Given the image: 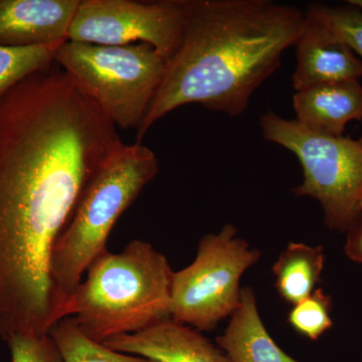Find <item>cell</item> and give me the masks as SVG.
Instances as JSON below:
<instances>
[{
  "label": "cell",
  "instance_id": "obj_1",
  "mask_svg": "<svg viewBox=\"0 0 362 362\" xmlns=\"http://www.w3.org/2000/svg\"><path fill=\"white\" fill-rule=\"evenodd\" d=\"M124 146L65 71L33 74L0 100V337L61 320L52 252L86 189Z\"/></svg>",
  "mask_w": 362,
  "mask_h": 362
},
{
  "label": "cell",
  "instance_id": "obj_3",
  "mask_svg": "<svg viewBox=\"0 0 362 362\" xmlns=\"http://www.w3.org/2000/svg\"><path fill=\"white\" fill-rule=\"evenodd\" d=\"M64 309L90 339L103 343L171 319L175 272L168 259L144 240L122 252L107 250L89 268Z\"/></svg>",
  "mask_w": 362,
  "mask_h": 362
},
{
  "label": "cell",
  "instance_id": "obj_19",
  "mask_svg": "<svg viewBox=\"0 0 362 362\" xmlns=\"http://www.w3.org/2000/svg\"><path fill=\"white\" fill-rule=\"evenodd\" d=\"M11 362H65L51 335H16L8 341Z\"/></svg>",
  "mask_w": 362,
  "mask_h": 362
},
{
  "label": "cell",
  "instance_id": "obj_6",
  "mask_svg": "<svg viewBox=\"0 0 362 362\" xmlns=\"http://www.w3.org/2000/svg\"><path fill=\"white\" fill-rule=\"evenodd\" d=\"M54 61L123 129L139 128L163 78L168 59L152 45H102L66 40Z\"/></svg>",
  "mask_w": 362,
  "mask_h": 362
},
{
  "label": "cell",
  "instance_id": "obj_9",
  "mask_svg": "<svg viewBox=\"0 0 362 362\" xmlns=\"http://www.w3.org/2000/svg\"><path fill=\"white\" fill-rule=\"evenodd\" d=\"M81 0H0V45L30 47L68 40Z\"/></svg>",
  "mask_w": 362,
  "mask_h": 362
},
{
  "label": "cell",
  "instance_id": "obj_18",
  "mask_svg": "<svg viewBox=\"0 0 362 362\" xmlns=\"http://www.w3.org/2000/svg\"><path fill=\"white\" fill-rule=\"evenodd\" d=\"M331 307V297L319 288L310 296L293 305L288 315V322L299 334L310 340H317L333 326Z\"/></svg>",
  "mask_w": 362,
  "mask_h": 362
},
{
  "label": "cell",
  "instance_id": "obj_8",
  "mask_svg": "<svg viewBox=\"0 0 362 362\" xmlns=\"http://www.w3.org/2000/svg\"><path fill=\"white\" fill-rule=\"evenodd\" d=\"M185 0H81L68 40L102 45H152L168 59L185 30Z\"/></svg>",
  "mask_w": 362,
  "mask_h": 362
},
{
  "label": "cell",
  "instance_id": "obj_22",
  "mask_svg": "<svg viewBox=\"0 0 362 362\" xmlns=\"http://www.w3.org/2000/svg\"><path fill=\"white\" fill-rule=\"evenodd\" d=\"M359 141H361L362 143V136L361 137V139H359Z\"/></svg>",
  "mask_w": 362,
  "mask_h": 362
},
{
  "label": "cell",
  "instance_id": "obj_4",
  "mask_svg": "<svg viewBox=\"0 0 362 362\" xmlns=\"http://www.w3.org/2000/svg\"><path fill=\"white\" fill-rule=\"evenodd\" d=\"M157 173L158 160L151 149L142 143L124 144L86 189L52 252V281L62 319L85 272L107 251L116 221Z\"/></svg>",
  "mask_w": 362,
  "mask_h": 362
},
{
  "label": "cell",
  "instance_id": "obj_5",
  "mask_svg": "<svg viewBox=\"0 0 362 362\" xmlns=\"http://www.w3.org/2000/svg\"><path fill=\"white\" fill-rule=\"evenodd\" d=\"M259 125L267 141L289 150L301 163L303 181L294 194L316 199L325 225L347 232L361 214L362 143L321 134L273 111L262 114Z\"/></svg>",
  "mask_w": 362,
  "mask_h": 362
},
{
  "label": "cell",
  "instance_id": "obj_20",
  "mask_svg": "<svg viewBox=\"0 0 362 362\" xmlns=\"http://www.w3.org/2000/svg\"><path fill=\"white\" fill-rule=\"evenodd\" d=\"M344 251L351 261L362 264V220H361V216L347 230Z\"/></svg>",
  "mask_w": 362,
  "mask_h": 362
},
{
  "label": "cell",
  "instance_id": "obj_10",
  "mask_svg": "<svg viewBox=\"0 0 362 362\" xmlns=\"http://www.w3.org/2000/svg\"><path fill=\"white\" fill-rule=\"evenodd\" d=\"M103 344L121 354L154 362H232L199 331L173 319L140 332L111 338Z\"/></svg>",
  "mask_w": 362,
  "mask_h": 362
},
{
  "label": "cell",
  "instance_id": "obj_2",
  "mask_svg": "<svg viewBox=\"0 0 362 362\" xmlns=\"http://www.w3.org/2000/svg\"><path fill=\"white\" fill-rule=\"evenodd\" d=\"M185 6L182 37L166 62L136 143L185 105L242 115L306 26L304 11L273 0H185Z\"/></svg>",
  "mask_w": 362,
  "mask_h": 362
},
{
  "label": "cell",
  "instance_id": "obj_7",
  "mask_svg": "<svg viewBox=\"0 0 362 362\" xmlns=\"http://www.w3.org/2000/svg\"><path fill=\"white\" fill-rule=\"evenodd\" d=\"M259 258L230 223L202 238L192 264L173 274L171 319L197 331L214 329L240 306V279Z\"/></svg>",
  "mask_w": 362,
  "mask_h": 362
},
{
  "label": "cell",
  "instance_id": "obj_17",
  "mask_svg": "<svg viewBox=\"0 0 362 362\" xmlns=\"http://www.w3.org/2000/svg\"><path fill=\"white\" fill-rule=\"evenodd\" d=\"M64 42L30 47L0 45V100L21 81L47 70Z\"/></svg>",
  "mask_w": 362,
  "mask_h": 362
},
{
  "label": "cell",
  "instance_id": "obj_16",
  "mask_svg": "<svg viewBox=\"0 0 362 362\" xmlns=\"http://www.w3.org/2000/svg\"><path fill=\"white\" fill-rule=\"evenodd\" d=\"M306 20L330 39L346 45L362 59V11L356 7L309 4Z\"/></svg>",
  "mask_w": 362,
  "mask_h": 362
},
{
  "label": "cell",
  "instance_id": "obj_14",
  "mask_svg": "<svg viewBox=\"0 0 362 362\" xmlns=\"http://www.w3.org/2000/svg\"><path fill=\"white\" fill-rule=\"evenodd\" d=\"M324 264L322 246L311 247L302 243L289 244L272 268L280 297L293 306L310 296L320 281Z\"/></svg>",
  "mask_w": 362,
  "mask_h": 362
},
{
  "label": "cell",
  "instance_id": "obj_21",
  "mask_svg": "<svg viewBox=\"0 0 362 362\" xmlns=\"http://www.w3.org/2000/svg\"><path fill=\"white\" fill-rule=\"evenodd\" d=\"M359 211H361V214H362V201L361 202V204H359Z\"/></svg>",
  "mask_w": 362,
  "mask_h": 362
},
{
  "label": "cell",
  "instance_id": "obj_13",
  "mask_svg": "<svg viewBox=\"0 0 362 362\" xmlns=\"http://www.w3.org/2000/svg\"><path fill=\"white\" fill-rule=\"evenodd\" d=\"M216 342L232 362H301L274 341L259 316L255 293L249 286L242 288L240 306Z\"/></svg>",
  "mask_w": 362,
  "mask_h": 362
},
{
  "label": "cell",
  "instance_id": "obj_15",
  "mask_svg": "<svg viewBox=\"0 0 362 362\" xmlns=\"http://www.w3.org/2000/svg\"><path fill=\"white\" fill-rule=\"evenodd\" d=\"M65 362H154L121 354L90 339L78 328L73 317L62 319L49 331Z\"/></svg>",
  "mask_w": 362,
  "mask_h": 362
},
{
  "label": "cell",
  "instance_id": "obj_12",
  "mask_svg": "<svg viewBox=\"0 0 362 362\" xmlns=\"http://www.w3.org/2000/svg\"><path fill=\"white\" fill-rule=\"evenodd\" d=\"M293 108L295 120L308 129L343 136L347 123L362 121V85L359 81H345L298 90Z\"/></svg>",
  "mask_w": 362,
  "mask_h": 362
},
{
  "label": "cell",
  "instance_id": "obj_11",
  "mask_svg": "<svg viewBox=\"0 0 362 362\" xmlns=\"http://www.w3.org/2000/svg\"><path fill=\"white\" fill-rule=\"evenodd\" d=\"M296 66L292 75L295 92L330 83L359 81L362 59L346 45L330 39L306 20L294 45Z\"/></svg>",
  "mask_w": 362,
  "mask_h": 362
}]
</instances>
